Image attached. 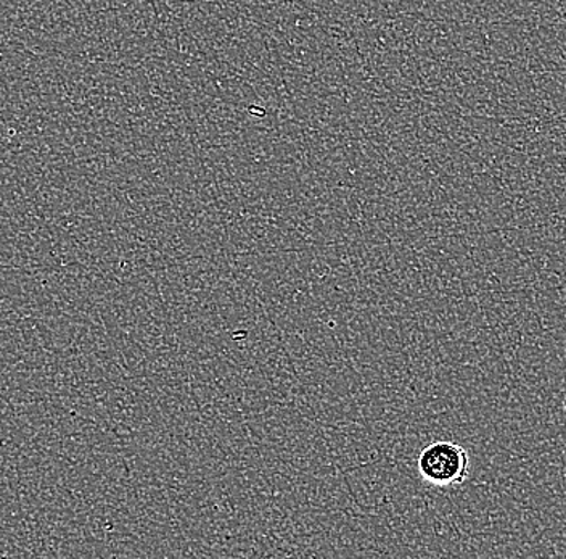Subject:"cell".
Masks as SVG:
<instances>
[{"instance_id":"cell-2","label":"cell","mask_w":566,"mask_h":559,"mask_svg":"<svg viewBox=\"0 0 566 559\" xmlns=\"http://www.w3.org/2000/svg\"><path fill=\"white\" fill-rule=\"evenodd\" d=\"M565 479H566V476H565Z\"/></svg>"},{"instance_id":"cell-1","label":"cell","mask_w":566,"mask_h":559,"mask_svg":"<svg viewBox=\"0 0 566 559\" xmlns=\"http://www.w3.org/2000/svg\"><path fill=\"white\" fill-rule=\"evenodd\" d=\"M417 466L424 483L431 486H459L469 477L470 456L454 442H433L420 453Z\"/></svg>"}]
</instances>
